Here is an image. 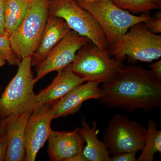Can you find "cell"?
Instances as JSON below:
<instances>
[{
    "instance_id": "obj_1",
    "label": "cell",
    "mask_w": 161,
    "mask_h": 161,
    "mask_svg": "<svg viewBox=\"0 0 161 161\" xmlns=\"http://www.w3.org/2000/svg\"><path fill=\"white\" fill-rule=\"evenodd\" d=\"M100 102L130 112L149 111L161 106V81L153 72L138 65L122 66L115 78L104 83Z\"/></svg>"
},
{
    "instance_id": "obj_2",
    "label": "cell",
    "mask_w": 161,
    "mask_h": 161,
    "mask_svg": "<svg viewBox=\"0 0 161 161\" xmlns=\"http://www.w3.org/2000/svg\"><path fill=\"white\" fill-rule=\"evenodd\" d=\"M31 56L23 58L18 71L0 98V117L33 112L39 108L34 92V78L32 72Z\"/></svg>"
},
{
    "instance_id": "obj_3",
    "label": "cell",
    "mask_w": 161,
    "mask_h": 161,
    "mask_svg": "<svg viewBox=\"0 0 161 161\" xmlns=\"http://www.w3.org/2000/svg\"><path fill=\"white\" fill-rule=\"evenodd\" d=\"M76 2L95 18L103 31L109 47L117 43L130 27L145 23L151 17L147 14L134 15L119 8L111 0Z\"/></svg>"
},
{
    "instance_id": "obj_4",
    "label": "cell",
    "mask_w": 161,
    "mask_h": 161,
    "mask_svg": "<svg viewBox=\"0 0 161 161\" xmlns=\"http://www.w3.org/2000/svg\"><path fill=\"white\" fill-rule=\"evenodd\" d=\"M91 41L80 47L74 61L64 69L87 81L107 83L115 78L122 62L111 58L109 50H103Z\"/></svg>"
},
{
    "instance_id": "obj_5",
    "label": "cell",
    "mask_w": 161,
    "mask_h": 161,
    "mask_svg": "<svg viewBox=\"0 0 161 161\" xmlns=\"http://www.w3.org/2000/svg\"><path fill=\"white\" fill-rule=\"evenodd\" d=\"M110 54L121 61L128 57L133 60L150 62L161 56V36L153 33L144 23L130 27L115 44L109 47Z\"/></svg>"
},
{
    "instance_id": "obj_6",
    "label": "cell",
    "mask_w": 161,
    "mask_h": 161,
    "mask_svg": "<svg viewBox=\"0 0 161 161\" xmlns=\"http://www.w3.org/2000/svg\"><path fill=\"white\" fill-rule=\"evenodd\" d=\"M49 0H31L19 27L9 37L12 48L20 60L32 56L38 47L49 16Z\"/></svg>"
},
{
    "instance_id": "obj_7",
    "label": "cell",
    "mask_w": 161,
    "mask_h": 161,
    "mask_svg": "<svg viewBox=\"0 0 161 161\" xmlns=\"http://www.w3.org/2000/svg\"><path fill=\"white\" fill-rule=\"evenodd\" d=\"M49 14L63 19L69 28L103 50L109 48L103 31L93 15L75 0H49Z\"/></svg>"
},
{
    "instance_id": "obj_8",
    "label": "cell",
    "mask_w": 161,
    "mask_h": 161,
    "mask_svg": "<svg viewBox=\"0 0 161 161\" xmlns=\"http://www.w3.org/2000/svg\"><path fill=\"white\" fill-rule=\"evenodd\" d=\"M147 129L125 115L115 114L110 119L103 133V142L112 155L136 153L145 145Z\"/></svg>"
},
{
    "instance_id": "obj_9",
    "label": "cell",
    "mask_w": 161,
    "mask_h": 161,
    "mask_svg": "<svg viewBox=\"0 0 161 161\" xmlns=\"http://www.w3.org/2000/svg\"><path fill=\"white\" fill-rule=\"evenodd\" d=\"M90 41L71 30L36 65L35 83L50 72L65 68L74 61L80 47Z\"/></svg>"
},
{
    "instance_id": "obj_10",
    "label": "cell",
    "mask_w": 161,
    "mask_h": 161,
    "mask_svg": "<svg viewBox=\"0 0 161 161\" xmlns=\"http://www.w3.org/2000/svg\"><path fill=\"white\" fill-rule=\"evenodd\" d=\"M54 119L52 104L47 103L32 112L26 122L24 132L25 161H34L40 149L48 140Z\"/></svg>"
},
{
    "instance_id": "obj_11",
    "label": "cell",
    "mask_w": 161,
    "mask_h": 161,
    "mask_svg": "<svg viewBox=\"0 0 161 161\" xmlns=\"http://www.w3.org/2000/svg\"><path fill=\"white\" fill-rule=\"evenodd\" d=\"M47 152L53 161H86L83 152L86 142L80 128L72 131L52 130Z\"/></svg>"
},
{
    "instance_id": "obj_12",
    "label": "cell",
    "mask_w": 161,
    "mask_h": 161,
    "mask_svg": "<svg viewBox=\"0 0 161 161\" xmlns=\"http://www.w3.org/2000/svg\"><path fill=\"white\" fill-rule=\"evenodd\" d=\"M31 113L25 112L2 119L0 125L6 130L8 141L5 161H25L24 132L26 122Z\"/></svg>"
},
{
    "instance_id": "obj_13",
    "label": "cell",
    "mask_w": 161,
    "mask_h": 161,
    "mask_svg": "<svg viewBox=\"0 0 161 161\" xmlns=\"http://www.w3.org/2000/svg\"><path fill=\"white\" fill-rule=\"evenodd\" d=\"M99 83L87 81L75 87L66 95L52 104L54 119L74 114L80 109L85 101L99 99L101 88Z\"/></svg>"
},
{
    "instance_id": "obj_14",
    "label": "cell",
    "mask_w": 161,
    "mask_h": 161,
    "mask_svg": "<svg viewBox=\"0 0 161 161\" xmlns=\"http://www.w3.org/2000/svg\"><path fill=\"white\" fill-rule=\"evenodd\" d=\"M71 30L63 19L49 14L40 43L32 55V66L40 63Z\"/></svg>"
},
{
    "instance_id": "obj_15",
    "label": "cell",
    "mask_w": 161,
    "mask_h": 161,
    "mask_svg": "<svg viewBox=\"0 0 161 161\" xmlns=\"http://www.w3.org/2000/svg\"><path fill=\"white\" fill-rule=\"evenodd\" d=\"M86 81L85 78L75 75L70 70L64 69L59 71L52 83L36 95L39 107L45 104H53L75 87Z\"/></svg>"
},
{
    "instance_id": "obj_16",
    "label": "cell",
    "mask_w": 161,
    "mask_h": 161,
    "mask_svg": "<svg viewBox=\"0 0 161 161\" xmlns=\"http://www.w3.org/2000/svg\"><path fill=\"white\" fill-rule=\"evenodd\" d=\"M81 125L80 131L86 143L82 152L86 161H111L110 153L106 145L97 136L99 130L97 129L96 122H93L92 126H90L83 119Z\"/></svg>"
},
{
    "instance_id": "obj_17",
    "label": "cell",
    "mask_w": 161,
    "mask_h": 161,
    "mask_svg": "<svg viewBox=\"0 0 161 161\" xmlns=\"http://www.w3.org/2000/svg\"><path fill=\"white\" fill-rule=\"evenodd\" d=\"M31 0H6L4 6L5 33L11 36L19 27L25 19Z\"/></svg>"
},
{
    "instance_id": "obj_18",
    "label": "cell",
    "mask_w": 161,
    "mask_h": 161,
    "mask_svg": "<svg viewBox=\"0 0 161 161\" xmlns=\"http://www.w3.org/2000/svg\"><path fill=\"white\" fill-rule=\"evenodd\" d=\"M153 119L148 121L147 136L142 153L137 161H153L155 153H161V130Z\"/></svg>"
},
{
    "instance_id": "obj_19",
    "label": "cell",
    "mask_w": 161,
    "mask_h": 161,
    "mask_svg": "<svg viewBox=\"0 0 161 161\" xmlns=\"http://www.w3.org/2000/svg\"><path fill=\"white\" fill-rule=\"evenodd\" d=\"M112 2L119 8L135 13L149 12L158 8L152 0H115Z\"/></svg>"
},
{
    "instance_id": "obj_20",
    "label": "cell",
    "mask_w": 161,
    "mask_h": 161,
    "mask_svg": "<svg viewBox=\"0 0 161 161\" xmlns=\"http://www.w3.org/2000/svg\"><path fill=\"white\" fill-rule=\"evenodd\" d=\"M0 60H5L11 65H18L21 60L12 48L9 37L0 36Z\"/></svg>"
},
{
    "instance_id": "obj_21",
    "label": "cell",
    "mask_w": 161,
    "mask_h": 161,
    "mask_svg": "<svg viewBox=\"0 0 161 161\" xmlns=\"http://www.w3.org/2000/svg\"><path fill=\"white\" fill-rule=\"evenodd\" d=\"M147 29L153 33L157 34L161 33V13H158L153 17L144 23Z\"/></svg>"
},
{
    "instance_id": "obj_22",
    "label": "cell",
    "mask_w": 161,
    "mask_h": 161,
    "mask_svg": "<svg viewBox=\"0 0 161 161\" xmlns=\"http://www.w3.org/2000/svg\"><path fill=\"white\" fill-rule=\"evenodd\" d=\"M136 153H125L111 157V161H136Z\"/></svg>"
},
{
    "instance_id": "obj_23",
    "label": "cell",
    "mask_w": 161,
    "mask_h": 161,
    "mask_svg": "<svg viewBox=\"0 0 161 161\" xmlns=\"http://www.w3.org/2000/svg\"><path fill=\"white\" fill-rule=\"evenodd\" d=\"M8 148V141L6 134L0 137V161H5Z\"/></svg>"
},
{
    "instance_id": "obj_24",
    "label": "cell",
    "mask_w": 161,
    "mask_h": 161,
    "mask_svg": "<svg viewBox=\"0 0 161 161\" xmlns=\"http://www.w3.org/2000/svg\"><path fill=\"white\" fill-rule=\"evenodd\" d=\"M5 2L6 0H0V36L6 35L5 30V21L4 16V6Z\"/></svg>"
},
{
    "instance_id": "obj_25",
    "label": "cell",
    "mask_w": 161,
    "mask_h": 161,
    "mask_svg": "<svg viewBox=\"0 0 161 161\" xmlns=\"http://www.w3.org/2000/svg\"><path fill=\"white\" fill-rule=\"evenodd\" d=\"M153 73L156 77L161 80V60L153 64L150 66Z\"/></svg>"
},
{
    "instance_id": "obj_26",
    "label": "cell",
    "mask_w": 161,
    "mask_h": 161,
    "mask_svg": "<svg viewBox=\"0 0 161 161\" xmlns=\"http://www.w3.org/2000/svg\"><path fill=\"white\" fill-rule=\"evenodd\" d=\"M6 134V130L1 125H0V137Z\"/></svg>"
},
{
    "instance_id": "obj_27",
    "label": "cell",
    "mask_w": 161,
    "mask_h": 161,
    "mask_svg": "<svg viewBox=\"0 0 161 161\" xmlns=\"http://www.w3.org/2000/svg\"><path fill=\"white\" fill-rule=\"evenodd\" d=\"M156 5L158 6V8H161V0H152Z\"/></svg>"
},
{
    "instance_id": "obj_28",
    "label": "cell",
    "mask_w": 161,
    "mask_h": 161,
    "mask_svg": "<svg viewBox=\"0 0 161 161\" xmlns=\"http://www.w3.org/2000/svg\"><path fill=\"white\" fill-rule=\"evenodd\" d=\"M6 61L3 60H0V67L3 66L4 64H6Z\"/></svg>"
},
{
    "instance_id": "obj_29",
    "label": "cell",
    "mask_w": 161,
    "mask_h": 161,
    "mask_svg": "<svg viewBox=\"0 0 161 161\" xmlns=\"http://www.w3.org/2000/svg\"><path fill=\"white\" fill-rule=\"evenodd\" d=\"M76 1H84V2H93V1H99V0H75ZM111 1H115V0H111Z\"/></svg>"
},
{
    "instance_id": "obj_30",
    "label": "cell",
    "mask_w": 161,
    "mask_h": 161,
    "mask_svg": "<svg viewBox=\"0 0 161 161\" xmlns=\"http://www.w3.org/2000/svg\"><path fill=\"white\" fill-rule=\"evenodd\" d=\"M1 90H2V88H1V87L0 86V92H1Z\"/></svg>"
}]
</instances>
